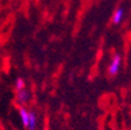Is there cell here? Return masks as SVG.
Segmentation results:
<instances>
[{"instance_id":"obj_1","label":"cell","mask_w":131,"mask_h":130,"mask_svg":"<svg viewBox=\"0 0 131 130\" xmlns=\"http://www.w3.org/2000/svg\"><path fill=\"white\" fill-rule=\"evenodd\" d=\"M119 66H121V56L119 55H115L109 66V69H108L110 75H116L118 73V71H119Z\"/></svg>"},{"instance_id":"obj_2","label":"cell","mask_w":131,"mask_h":130,"mask_svg":"<svg viewBox=\"0 0 131 130\" xmlns=\"http://www.w3.org/2000/svg\"><path fill=\"white\" fill-rule=\"evenodd\" d=\"M30 95L29 93L27 92V90H20V92H18V95H16V101H18V103H26L28 102V100H29Z\"/></svg>"},{"instance_id":"obj_3","label":"cell","mask_w":131,"mask_h":130,"mask_svg":"<svg viewBox=\"0 0 131 130\" xmlns=\"http://www.w3.org/2000/svg\"><path fill=\"white\" fill-rule=\"evenodd\" d=\"M19 114H20V118H21V122H22V124H24V127L27 128L28 118H29V111H27L25 108H20Z\"/></svg>"},{"instance_id":"obj_4","label":"cell","mask_w":131,"mask_h":130,"mask_svg":"<svg viewBox=\"0 0 131 130\" xmlns=\"http://www.w3.org/2000/svg\"><path fill=\"white\" fill-rule=\"evenodd\" d=\"M27 129L28 130H35L36 129V116L33 111H29V118H28Z\"/></svg>"},{"instance_id":"obj_5","label":"cell","mask_w":131,"mask_h":130,"mask_svg":"<svg viewBox=\"0 0 131 130\" xmlns=\"http://www.w3.org/2000/svg\"><path fill=\"white\" fill-rule=\"evenodd\" d=\"M123 15H124V11H123L122 8L117 9V11L114 13V16H112V21H114L115 25H118L123 19Z\"/></svg>"},{"instance_id":"obj_6","label":"cell","mask_w":131,"mask_h":130,"mask_svg":"<svg viewBox=\"0 0 131 130\" xmlns=\"http://www.w3.org/2000/svg\"><path fill=\"white\" fill-rule=\"evenodd\" d=\"M15 89L18 90V92H20V90L25 89V81L21 79V77L16 79V82H15Z\"/></svg>"}]
</instances>
